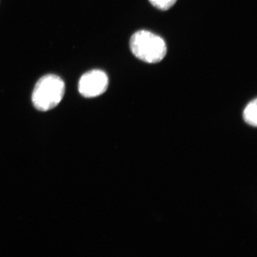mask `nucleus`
Instances as JSON below:
<instances>
[{"mask_svg": "<svg viewBox=\"0 0 257 257\" xmlns=\"http://www.w3.org/2000/svg\"><path fill=\"white\" fill-rule=\"evenodd\" d=\"M65 83L59 76L53 74L45 75L38 80L32 95V101L38 110L53 109L62 100Z\"/></svg>", "mask_w": 257, "mask_h": 257, "instance_id": "f257e3e1", "label": "nucleus"}, {"mask_svg": "<svg viewBox=\"0 0 257 257\" xmlns=\"http://www.w3.org/2000/svg\"><path fill=\"white\" fill-rule=\"evenodd\" d=\"M130 48L135 56L148 63H159L167 53L163 38L146 30L137 31L131 37Z\"/></svg>", "mask_w": 257, "mask_h": 257, "instance_id": "f03ea898", "label": "nucleus"}, {"mask_svg": "<svg viewBox=\"0 0 257 257\" xmlns=\"http://www.w3.org/2000/svg\"><path fill=\"white\" fill-rule=\"evenodd\" d=\"M108 86L107 74L102 70L95 69L83 74L79 79L78 90L86 98H94L106 91Z\"/></svg>", "mask_w": 257, "mask_h": 257, "instance_id": "7ed1b4c3", "label": "nucleus"}, {"mask_svg": "<svg viewBox=\"0 0 257 257\" xmlns=\"http://www.w3.org/2000/svg\"><path fill=\"white\" fill-rule=\"evenodd\" d=\"M244 120L246 123L252 126L257 125V99L250 101L246 106L243 112Z\"/></svg>", "mask_w": 257, "mask_h": 257, "instance_id": "20e7f679", "label": "nucleus"}, {"mask_svg": "<svg viewBox=\"0 0 257 257\" xmlns=\"http://www.w3.org/2000/svg\"><path fill=\"white\" fill-rule=\"evenodd\" d=\"M151 4L161 11H168L175 5L177 0H149Z\"/></svg>", "mask_w": 257, "mask_h": 257, "instance_id": "39448f33", "label": "nucleus"}]
</instances>
